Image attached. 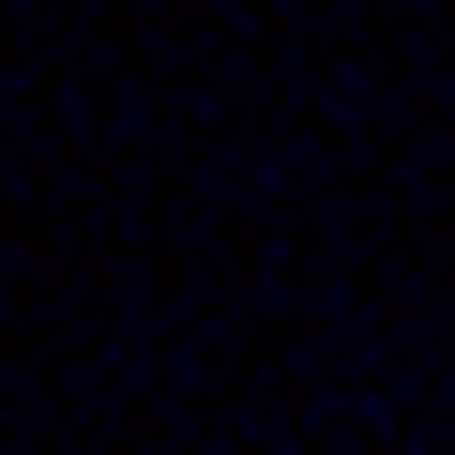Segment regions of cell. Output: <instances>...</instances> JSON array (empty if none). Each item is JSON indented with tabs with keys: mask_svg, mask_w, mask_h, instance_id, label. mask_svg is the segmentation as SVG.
Segmentation results:
<instances>
[]
</instances>
